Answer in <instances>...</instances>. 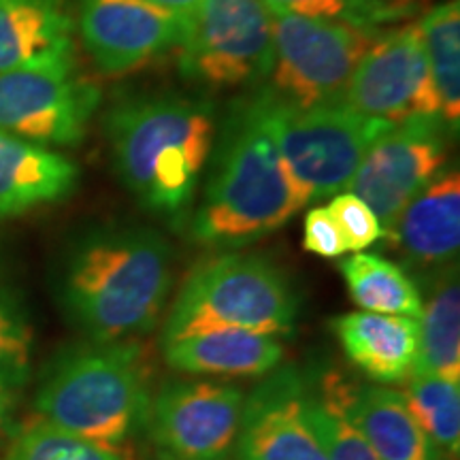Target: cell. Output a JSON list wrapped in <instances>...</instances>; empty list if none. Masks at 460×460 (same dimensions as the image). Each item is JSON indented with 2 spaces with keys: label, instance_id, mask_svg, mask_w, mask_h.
<instances>
[{
  "label": "cell",
  "instance_id": "obj_32",
  "mask_svg": "<svg viewBox=\"0 0 460 460\" xmlns=\"http://www.w3.org/2000/svg\"><path fill=\"white\" fill-rule=\"evenodd\" d=\"M13 427V393L0 384V439L11 433Z\"/></svg>",
  "mask_w": 460,
  "mask_h": 460
},
{
  "label": "cell",
  "instance_id": "obj_14",
  "mask_svg": "<svg viewBox=\"0 0 460 460\" xmlns=\"http://www.w3.org/2000/svg\"><path fill=\"white\" fill-rule=\"evenodd\" d=\"M307 390L295 367L264 377L243 401L237 460H329L305 411Z\"/></svg>",
  "mask_w": 460,
  "mask_h": 460
},
{
  "label": "cell",
  "instance_id": "obj_4",
  "mask_svg": "<svg viewBox=\"0 0 460 460\" xmlns=\"http://www.w3.org/2000/svg\"><path fill=\"white\" fill-rule=\"evenodd\" d=\"M152 371L135 339L96 343L58 360L34 399L37 418L85 439L126 446L146 427Z\"/></svg>",
  "mask_w": 460,
  "mask_h": 460
},
{
  "label": "cell",
  "instance_id": "obj_27",
  "mask_svg": "<svg viewBox=\"0 0 460 460\" xmlns=\"http://www.w3.org/2000/svg\"><path fill=\"white\" fill-rule=\"evenodd\" d=\"M264 3L298 15L343 22L369 31H379L382 24L405 17L410 11L399 0H264Z\"/></svg>",
  "mask_w": 460,
  "mask_h": 460
},
{
  "label": "cell",
  "instance_id": "obj_28",
  "mask_svg": "<svg viewBox=\"0 0 460 460\" xmlns=\"http://www.w3.org/2000/svg\"><path fill=\"white\" fill-rule=\"evenodd\" d=\"M32 331L17 303L0 286V384L15 393L31 377Z\"/></svg>",
  "mask_w": 460,
  "mask_h": 460
},
{
  "label": "cell",
  "instance_id": "obj_1",
  "mask_svg": "<svg viewBox=\"0 0 460 460\" xmlns=\"http://www.w3.org/2000/svg\"><path fill=\"white\" fill-rule=\"evenodd\" d=\"M305 205L275 143L262 92H256L224 122L190 234L205 247L237 250L286 226Z\"/></svg>",
  "mask_w": 460,
  "mask_h": 460
},
{
  "label": "cell",
  "instance_id": "obj_13",
  "mask_svg": "<svg viewBox=\"0 0 460 460\" xmlns=\"http://www.w3.org/2000/svg\"><path fill=\"white\" fill-rule=\"evenodd\" d=\"M186 22L141 0H79V34L96 66L124 75L180 49Z\"/></svg>",
  "mask_w": 460,
  "mask_h": 460
},
{
  "label": "cell",
  "instance_id": "obj_22",
  "mask_svg": "<svg viewBox=\"0 0 460 460\" xmlns=\"http://www.w3.org/2000/svg\"><path fill=\"white\" fill-rule=\"evenodd\" d=\"M341 275L349 296L362 312L410 318L422 314L424 301L416 281L388 258L356 252L341 262Z\"/></svg>",
  "mask_w": 460,
  "mask_h": 460
},
{
  "label": "cell",
  "instance_id": "obj_18",
  "mask_svg": "<svg viewBox=\"0 0 460 460\" xmlns=\"http://www.w3.org/2000/svg\"><path fill=\"white\" fill-rule=\"evenodd\" d=\"M73 32L65 0H0V75L73 60Z\"/></svg>",
  "mask_w": 460,
  "mask_h": 460
},
{
  "label": "cell",
  "instance_id": "obj_19",
  "mask_svg": "<svg viewBox=\"0 0 460 460\" xmlns=\"http://www.w3.org/2000/svg\"><path fill=\"white\" fill-rule=\"evenodd\" d=\"M345 356L373 382L399 384L410 377L418 349V318L356 312L332 320Z\"/></svg>",
  "mask_w": 460,
  "mask_h": 460
},
{
  "label": "cell",
  "instance_id": "obj_16",
  "mask_svg": "<svg viewBox=\"0 0 460 460\" xmlns=\"http://www.w3.org/2000/svg\"><path fill=\"white\" fill-rule=\"evenodd\" d=\"M390 239L424 267L456 261L460 247V175L444 169L410 200Z\"/></svg>",
  "mask_w": 460,
  "mask_h": 460
},
{
  "label": "cell",
  "instance_id": "obj_6",
  "mask_svg": "<svg viewBox=\"0 0 460 460\" xmlns=\"http://www.w3.org/2000/svg\"><path fill=\"white\" fill-rule=\"evenodd\" d=\"M261 92L281 158L307 205L348 188L367 149L390 126L345 102L298 109Z\"/></svg>",
  "mask_w": 460,
  "mask_h": 460
},
{
  "label": "cell",
  "instance_id": "obj_20",
  "mask_svg": "<svg viewBox=\"0 0 460 460\" xmlns=\"http://www.w3.org/2000/svg\"><path fill=\"white\" fill-rule=\"evenodd\" d=\"M348 413L379 460H435V446L402 393L384 386L349 388Z\"/></svg>",
  "mask_w": 460,
  "mask_h": 460
},
{
  "label": "cell",
  "instance_id": "obj_17",
  "mask_svg": "<svg viewBox=\"0 0 460 460\" xmlns=\"http://www.w3.org/2000/svg\"><path fill=\"white\" fill-rule=\"evenodd\" d=\"M171 369L190 376H267L284 358L279 337L237 329H211L164 343Z\"/></svg>",
  "mask_w": 460,
  "mask_h": 460
},
{
  "label": "cell",
  "instance_id": "obj_2",
  "mask_svg": "<svg viewBox=\"0 0 460 460\" xmlns=\"http://www.w3.org/2000/svg\"><path fill=\"white\" fill-rule=\"evenodd\" d=\"M105 135L137 200L158 216H186L214 154V107L177 94L128 96L109 109Z\"/></svg>",
  "mask_w": 460,
  "mask_h": 460
},
{
  "label": "cell",
  "instance_id": "obj_23",
  "mask_svg": "<svg viewBox=\"0 0 460 460\" xmlns=\"http://www.w3.org/2000/svg\"><path fill=\"white\" fill-rule=\"evenodd\" d=\"M427 48L430 77H433L439 118L458 135L460 126V4L458 0L430 9L420 22Z\"/></svg>",
  "mask_w": 460,
  "mask_h": 460
},
{
  "label": "cell",
  "instance_id": "obj_26",
  "mask_svg": "<svg viewBox=\"0 0 460 460\" xmlns=\"http://www.w3.org/2000/svg\"><path fill=\"white\" fill-rule=\"evenodd\" d=\"M4 460H137V456L128 444H99L37 418L13 435Z\"/></svg>",
  "mask_w": 460,
  "mask_h": 460
},
{
  "label": "cell",
  "instance_id": "obj_10",
  "mask_svg": "<svg viewBox=\"0 0 460 460\" xmlns=\"http://www.w3.org/2000/svg\"><path fill=\"white\" fill-rule=\"evenodd\" d=\"M243 401L233 384L171 382L152 396L146 427L164 460H233Z\"/></svg>",
  "mask_w": 460,
  "mask_h": 460
},
{
  "label": "cell",
  "instance_id": "obj_8",
  "mask_svg": "<svg viewBox=\"0 0 460 460\" xmlns=\"http://www.w3.org/2000/svg\"><path fill=\"white\" fill-rule=\"evenodd\" d=\"M177 51L183 77L209 90L262 84L275 60L271 9L264 0H203Z\"/></svg>",
  "mask_w": 460,
  "mask_h": 460
},
{
  "label": "cell",
  "instance_id": "obj_5",
  "mask_svg": "<svg viewBox=\"0 0 460 460\" xmlns=\"http://www.w3.org/2000/svg\"><path fill=\"white\" fill-rule=\"evenodd\" d=\"M296 314L295 288L271 261L230 252L200 262L188 275L166 318L163 341L211 329L284 337L295 331Z\"/></svg>",
  "mask_w": 460,
  "mask_h": 460
},
{
  "label": "cell",
  "instance_id": "obj_11",
  "mask_svg": "<svg viewBox=\"0 0 460 460\" xmlns=\"http://www.w3.org/2000/svg\"><path fill=\"white\" fill-rule=\"evenodd\" d=\"M450 130L439 115L390 124L360 160L348 190L365 200L390 237L410 200L444 171Z\"/></svg>",
  "mask_w": 460,
  "mask_h": 460
},
{
  "label": "cell",
  "instance_id": "obj_9",
  "mask_svg": "<svg viewBox=\"0 0 460 460\" xmlns=\"http://www.w3.org/2000/svg\"><path fill=\"white\" fill-rule=\"evenodd\" d=\"M99 101L75 58L17 68L0 75V130L45 147L77 146Z\"/></svg>",
  "mask_w": 460,
  "mask_h": 460
},
{
  "label": "cell",
  "instance_id": "obj_7",
  "mask_svg": "<svg viewBox=\"0 0 460 460\" xmlns=\"http://www.w3.org/2000/svg\"><path fill=\"white\" fill-rule=\"evenodd\" d=\"M275 60L267 92L281 102L309 109L343 102L360 58L379 31L320 20L271 7Z\"/></svg>",
  "mask_w": 460,
  "mask_h": 460
},
{
  "label": "cell",
  "instance_id": "obj_33",
  "mask_svg": "<svg viewBox=\"0 0 460 460\" xmlns=\"http://www.w3.org/2000/svg\"><path fill=\"white\" fill-rule=\"evenodd\" d=\"M399 3H401L402 7H405V9H411V3H413V0H399Z\"/></svg>",
  "mask_w": 460,
  "mask_h": 460
},
{
  "label": "cell",
  "instance_id": "obj_21",
  "mask_svg": "<svg viewBox=\"0 0 460 460\" xmlns=\"http://www.w3.org/2000/svg\"><path fill=\"white\" fill-rule=\"evenodd\" d=\"M411 373L460 384V288L458 271L437 279L418 318V349Z\"/></svg>",
  "mask_w": 460,
  "mask_h": 460
},
{
  "label": "cell",
  "instance_id": "obj_24",
  "mask_svg": "<svg viewBox=\"0 0 460 460\" xmlns=\"http://www.w3.org/2000/svg\"><path fill=\"white\" fill-rule=\"evenodd\" d=\"M349 384L341 376H326L318 393L307 390V420L329 460H379L348 413Z\"/></svg>",
  "mask_w": 460,
  "mask_h": 460
},
{
  "label": "cell",
  "instance_id": "obj_29",
  "mask_svg": "<svg viewBox=\"0 0 460 460\" xmlns=\"http://www.w3.org/2000/svg\"><path fill=\"white\" fill-rule=\"evenodd\" d=\"M348 252H365L384 237V228L371 207L352 192H341L329 205Z\"/></svg>",
  "mask_w": 460,
  "mask_h": 460
},
{
  "label": "cell",
  "instance_id": "obj_25",
  "mask_svg": "<svg viewBox=\"0 0 460 460\" xmlns=\"http://www.w3.org/2000/svg\"><path fill=\"white\" fill-rule=\"evenodd\" d=\"M402 396L435 450L456 458L460 447V384L410 373Z\"/></svg>",
  "mask_w": 460,
  "mask_h": 460
},
{
  "label": "cell",
  "instance_id": "obj_12",
  "mask_svg": "<svg viewBox=\"0 0 460 460\" xmlns=\"http://www.w3.org/2000/svg\"><path fill=\"white\" fill-rule=\"evenodd\" d=\"M343 102L386 124L439 115V99L420 24L377 34L360 58Z\"/></svg>",
  "mask_w": 460,
  "mask_h": 460
},
{
  "label": "cell",
  "instance_id": "obj_15",
  "mask_svg": "<svg viewBox=\"0 0 460 460\" xmlns=\"http://www.w3.org/2000/svg\"><path fill=\"white\" fill-rule=\"evenodd\" d=\"M79 169L65 154L0 130V220L71 197Z\"/></svg>",
  "mask_w": 460,
  "mask_h": 460
},
{
  "label": "cell",
  "instance_id": "obj_30",
  "mask_svg": "<svg viewBox=\"0 0 460 460\" xmlns=\"http://www.w3.org/2000/svg\"><path fill=\"white\" fill-rule=\"evenodd\" d=\"M303 247L320 258H339L348 252L341 230L329 207H312L307 211Z\"/></svg>",
  "mask_w": 460,
  "mask_h": 460
},
{
  "label": "cell",
  "instance_id": "obj_3",
  "mask_svg": "<svg viewBox=\"0 0 460 460\" xmlns=\"http://www.w3.org/2000/svg\"><path fill=\"white\" fill-rule=\"evenodd\" d=\"M172 286V250L152 228L90 233L66 261L62 295L73 318L96 343L152 331Z\"/></svg>",
  "mask_w": 460,
  "mask_h": 460
},
{
  "label": "cell",
  "instance_id": "obj_31",
  "mask_svg": "<svg viewBox=\"0 0 460 460\" xmlns=\"http://www.w3.org/2000/svg\"><path fill=\"white\" fill-rule=\"evenodd\" d=\"M141 3H147L152 4V7L169 11V13L180 17V20H183L188 24V22L194 17V13L199 11L203 0H141Z\"/></svg>",
  "mask_w": 460,
  "mask_h": 460
}]
</instances>
